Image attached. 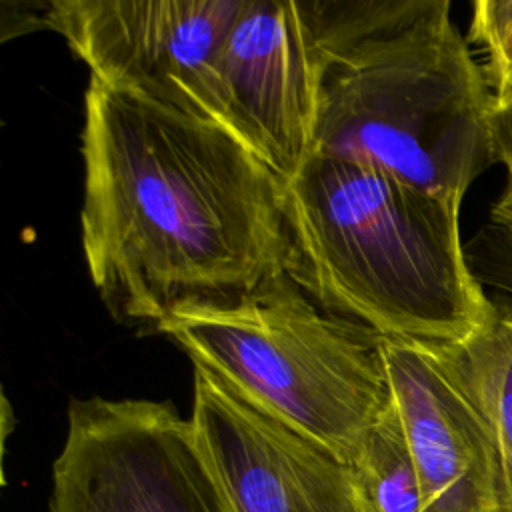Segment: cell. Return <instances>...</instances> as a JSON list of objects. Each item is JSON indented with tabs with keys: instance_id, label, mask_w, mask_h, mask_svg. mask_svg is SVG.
I'll use <instances>...</instances> for the list:
<instances>
[{
	"instance_id": "obj_14",
	"label": "cell",
	"mask_w": 512,
	"mask_h": 512,
	"mask_svg": "<svg viewBox=\"0 0 512 512\" xmlns=\"http://www.w3.org/2000/svg\"><path fill=\"white\" fill-rule=\"evenodd\" d=\"M466 258L472 274L482 286H490L494 292L512 294V252L478 232L466 246Z\"/></svg>"
},
{
	"instance_id": "obj_13",
	"label": "cell",
	"mask_w": 512,
	"mask_h": 512,
	"mask_svg": "<svg viewBox=\"0 0 512 512\" xmlns=\"http://www.w3.org/2000/svg\"><path fill=\"white\" fill-rule=\"evenodd\" d=\"M488 130L494 160L506 168V186L490 208V222L480 230L486 238L512 252V100H492Z\"/></svg>"
},
{
	"instance_id": "obj_12",
	"label": "cell",
	"mask_w": 512,
	"mask_h": 512,
	"mask_svg": "<svg viewBox=\"0 0 512 512\" xmlns=\"http://www.w3.org/2000/svg\"><path fill=\"white\" fill-rule=\"evenodd\" d=\"M466 40L482 56L492 100H512V0H476Z\"/></svg>"
},
{
	"instance_id": "obj_4",
	"label": "cell",
	"mask_w": 512,
	"mask_h": 512,
	"mask_svg": "<svg viewBox=\"0 0 512 512\" xmlns=\"http://www.w3.org/2000/svg\"><path fill=\"white\" fill-rule=\"evenodd\" d=\"M156 332L348 462L392 402L384 338L318 306L288 272L236 302L174 310Z\"/></svg>"
},
{
	"instance_id": "obj_11",
	"label": "cell",
	"mask_w": 512,
	"mask_h": 512,
	"mask_svg": "<svg viewBox=\"0 0 512 512\" xmlns=\"http://www.w3.org/2000/svg\"><path fill=\"white\" fill-rule=\"evenodd\" d=\"M352 464L382 512H422L420 478L394 402L372 426Z\"/></svg>"
},
{
	"instance_id": "obj_2",
	"label": "cell",
	"mask_w": 512,
	"mask_h": 512,
	"mask_svg": "<svg viewBox=\"0 0 512 512\" xmlns=\"http://www.w3.org/2000/svg\"><path fill=\"white\" fill-rule=\"evenodd\" d=\"M316 84L312 154L462 204L492 164V94L448 0L298 2Z\"/></svg>"
},
{
	"instance_id": "obj_9",
	"label": "cell",
	"mask_w": 512,
	"mask_h": 512,
	"mask_svg": "<svg viewBox=\"0 0 512 512\" xmlns=\"http://www.w3.org/2000/svg\"><path fill=\"white\" fill-rule=\"evenodd\" d=\"M392 402L422 490V512H504L494 440L428 342L384 340Z\"/></svg>"
},
{
	"instance_id": "obj_1",
	"label": "cell",
	"mask_w": 512,
	"mask_h": 512,
	"mask_svg": "<svg viewBox=\"0 0 512 512\" xmlns=\"http://www.w3.org/2000/svg\"><path fill=\"white\" fill-rule=\"evenodd\" d=\"M82 158V250L116 318L156 330L286 272V182L216 122L90 78Z\"/></svg>"
},
{
	"instance_id": "obj_10",
	"label": "cell",
	"mask_w": 512,
	"mask_h": 512,
	"mask_svg": "<svg viewBox=\"0 0 512 512\" xmlns=\"http://www.w3.org/2000/svg\"><path fill=\"white\" fill-rule=\"evenodd\" d=\"M490 302L492 312L478 330L428 344L482 416L500 460L504 512H512V294L494 292Z\"/></svg>"
},
{
	"instance_id": "obj_5",
	"label": "cell",
	"mask_w": 512,
	"mask_h": 512,
	"mask_svg": "<svg viewBox=\"0 0 512 512\" xmlns=\"http://www.w3.org/2000/svg\"><path fill=\"white\" fill-rule=\"evenodd\" d=\"M48 512L240 510L172 402L92 396L68 406Z\"/></svg>"
},
{
	"instance_id": "obj_7",
	"label": "cell",
	"mask_w": 512,
	"mask_h": 512,
	"mask_svg": "<svg viewBox=\"0 0 512 512\" xmlns=\"http://www.w3.org/2000/svg\"><path fill=\"white\" fill-rule=\"evenodd\" d=\"M242 0H50L48 28L90 78L202 116L212 58Z\"/></svg>"
},
{
	"instance_id": "obj_6",
	"label": "cell",
	"mask_w": 512,
	"mask_h": 512,
	"mask_svg": "<svg viewBox=\"0 0 512 512\" xmlns=\"http://www.w3.org/2000/svg\"><path fill=\"white\" fill-rule=\"evenodd\" d=\"M202 116L288 182L312 154L316 84L296 0H242L208 74Z\"/></svg>"
},
{
	"instance_id": "obj_3",
	"label": "cell",
	"mask_w": 512,
	"mask_h": 512,
	"mask_svg": "<svg viewBox=\"0 0 512 512\" xmlns=\"http://www.w3.org/2000/svg\"><path fill=\"white\" fill-rule=\"evenodd\" d=\"M286 272L324 310L384 340L454 342L490 296L460 240V204L358 162L310 154L284 184Z\"/></svg>"
},
{
	"instance_id": "obj_8",
	"label": "cell",
	"mask_w": 512,
	"mask_h": 512,
	"mask_svg": "<svg viewBox=\"0 0 512 512\" xmlns=\"http://www.w3.org/2000/svg\"><path fill=\"white\" fill-rule=\"evenodd\" d=\"M190 420L240 512H382L352 462L198 364Z\"/></svg>"
}]
</instances>
